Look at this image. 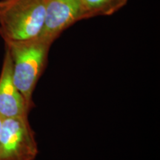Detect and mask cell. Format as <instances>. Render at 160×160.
<instances>
[{
    "instance_id": "cell-3",
    "label": "cell",
    "mask_w": 160,
    "mask_h": 160,
    "mask_svg": "<svg viewBox=\"0 0 160 160\" xmlns=\"http://www.w3.org/2000/svg\"><path fill=\"white\" fill-rule=\"evenodd\" d=\"M38 152L35 133L28 117L3 119L0 160H34Z\"/></svg>"
},
{
    "instance_id": "cell-2",
    "label": "cell",
    "mask_w": 160,
    "mask_h": 160,
    "mask_svg": "<svg viewBox=\"0 0 160 160\" xmlns=\"http://www.w3.org/2000/svg\"><path fill=\"white\" fill-rule=\"evenodd\" d=\"M46 0H0V36L5 42L39 37Z\"/></svg>"
},
{
    "instance_id": "cell-6",
    "label": "cell",
    "mask_w": 160,
    "mask_h": 160,
    "mask_svg": "<svg viewBox=\"0 0 160 160\" xmlns=\"http://www.w3.org/2000/svg\"><path fill=\"white\" fill-rule=\"evenodd\" d=\"M128 0H82L86 19L111 16L127 5Z\"/></svg>"
},
{
    "instance_id": "cell-1",
    "label": "cell",
    "mask_w": 160,
    "mask_h": 160,
    "mask_svg": "<svg viewBox=\"0 0 160 160\" xmlns=\"http://www.w3.org/2000/svg\"><path fill=\"white\" fill-rule=\"evenodd\" d=\"M5 43L12 62L13 83L31 110L33 92L45 70L52 43L40 37Z\"/></svg>"
},
{
    "instance_id": "cell-5",
    "label": "cell",
    "mask_w": 160,
    "mask_h": 160,
    "mask_svg": "<svg viewBox=\"0 0 160 160\" xmlns=\"http://www.w3.org/2000/svg\"><path fill=\"white\" fill-rule=\"evenodd\" d=\"M31 111L16 87L12 77V62L5 50L0 74V118L2 119L28 117Z\"/></svg>"
},
{
    "instance_id": "cell-4",
    "label": "cell",
    "mask_w": 160,
    "mask_h": 160,
    "mask_svg": "<svg viewBox=\"0 0 160 160\" xmlns=\"http://www.w3.org/2000/svg\"><path fill=\"white\" fill-rule=\"evenodd\" d=\"M86 19L82 0H46L45 21L39 37L53 44L65 30Z\"/></svg>"
},
{
    "instance_id": "cell-7",
    "label": "cell",
    "mask_w": 160,
    "mask_h": 160,
    "mask_svg": "<svg viewBox=\"0 0 160 160\" xmlns=\"http://www.w3.org/2000/svg\"><path fill=\"white\" fill-rule=\"evenodd\" d=\"M2 122L3 119L0 118V136H1V131H2Z\"/></svg>"
}]
</instances>
